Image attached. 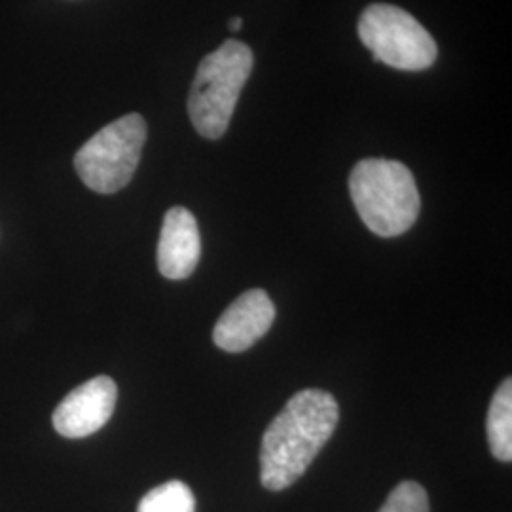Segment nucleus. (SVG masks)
<instances>
[{"label": "nucleus", "mask_w": 512, "mask_h": 512, "mask_svg": "<svg viewBox=\"0 0 512 512\" xmlns=\"http://www.w3.org/2000/svg\"><path fill=\"white\" fill-rule=\"evenodd\" d=\"M349 192L366 228L380 238H397L408 232L420 215L414 175L395 160H361L349 175Z\"/></svg>", "instance_id": "obj_2"}, {"label": "nucleus", "mask_w": 512, "mask_h": 512, "mask_svg": "<svg viewBox=\"0 0 512 512\" xmlns=\"http://www.w3.org/2000/svg\"><path fill=\"white\" fill-rule=\"evenodd\" d=\"M253 63L251 48L239 40H226L203 57L188 95V114L205 139H220L226 133Z\"/></svg>", "instance_id": "obj_3"}, {"label": "nucleus", "mask_w": 512, "mask_h": 512, "mask_svg": "<svg viewBox=\"0 0 512 512\" xmlns=\"http://www.w3.org/2000/svg\"><path fill=\"white\" fill-rule=\"evenodd\" d=\"M338 421L340 408L327 391L304 389L293 395L262 437V486L270 492L293 486L334 435Z\"/></svg>", "instance_id": "obj_1"}, {"label": "nucleus", "mask_w": 512, "mask_h": 512, "mask_svg": "<svg viewBox=\"0 0 512 512\" xmlns=\"http://www.w3.org/2000/svg\"><path fill=\"white\" fill-rule=\"evenodd\" d=\"M137 512H196V497L184 482L171 480L150 490Z\"/></svg>", "instance_id": "obj_10"}, {"label": "nucleus", "mask_w": 512, "mask_h": 512, "mask_svg": "<svg viewBox=\"0 0 512 512\" xmlns=\"http://www.w3.org/2000/svg\"><path fill=\"white\" fill-rule=\"evenodd\" d=\"M274 319L272 298L262 289H251L241 294L220 315L213 329V342L217 348L228 353L247 351L272 329Z\"/></svg>", "instance_id": "obj_7"}, {"label": "nucleus", "mask_w": 512, "mask_h": 512, "mask_svg": "<svg viewBox=\"0 0 512 512\" xmlns=\"http://www.w3.org/2000/svg\"><path fill=\"white\" fill-rule=\"evenodd\" d=\"M241 25H243V19H230V29H232V31H241Z\"/></svg>", "instance_id": "obj_12"}, {"label": "nucleus", "mask_w": 512, "mask_h": 512, "mask_svg": "<svg viewBox=\"0 0 512 512\" xmlns=\"http://www.w3.org/2000/svg\"><path fill=\"white\" fill-rule=\"evenodd\" d=\"M147 122L133 112L97 131L74 156L82 183L97 194H114L128 186L141 162Z\"/></svg>", "instance_id": "obj_4"}, {"label": "nucleus", "mask_w": 512, "mask_h": 512, "mask_svg": "<svg viewBox=\"0 0 512 512\" xmlns=\"http://www.w3.org/2000/svg\"><path fill=\"white\" fill-rule=\"evenodd\" d=\"M359 38L376 63L399 71H425L439 55L435 38L418 19L393 4H372L359 19Z\"/></svg>", "instance_id": "obj_5"}, {"label": "nucleus", "mask_w": 512, "mask_h": 512, "mask_svg": "<svg viewBox=\"0 0 512 512\" xmlns=\"http://www.w3.org/2000/svg\"><path fill=\"white\" fill-rule=\"evenodd\" d=\"M202 256V238L198 220L186 207H171L165 213L160 241L158 268L160 274L181 281L194 274Z\"/></svg>", "instance_id": "obj_8"}, {"label": "nucleus", "mask_w": 512, "mask_h": 512, "mask_svg": "<svg viewBox=\"0 0 512 512\" xmlns=\"http://www.w3.org/2000/svg\"><path fill=\"white\" fill-rule=\"evenodd\" d=\"M488 442L495 459L512 461V380L507 378L497 387L486 420Z\"/></svg>", "instance_id": "obj_9"}, {"label": "nucleus", "mask_w": 512, "mask_h": 512, "mask_svg": "<svg viewBox=\"0 0 512 512\" xmlns=\"http://www.w3.org/2000/svg\"><path fill=\"white\" fill-rule=\"evenodd\" d=\"M378 512H429V497L421 484L406 480L393 488Z\"/></svg>", "instance_id": "obj_11"}, {"label": "nucleus", "mask_w": 512, "mask_h": 512, "mask_svg": "<svg viewBox=\"0 0 512 512\" xmlns=\"http://www.w3.org/2000/svg\"><path fill=\"white\" fill-rule=\"evenodd\" d=\"M116 399L118 387L109 376H97L78 385L55 408V431L65 439L90 437L109 423Z\"/></svg>", "instance_id": "obj_6"}]
</instances>
